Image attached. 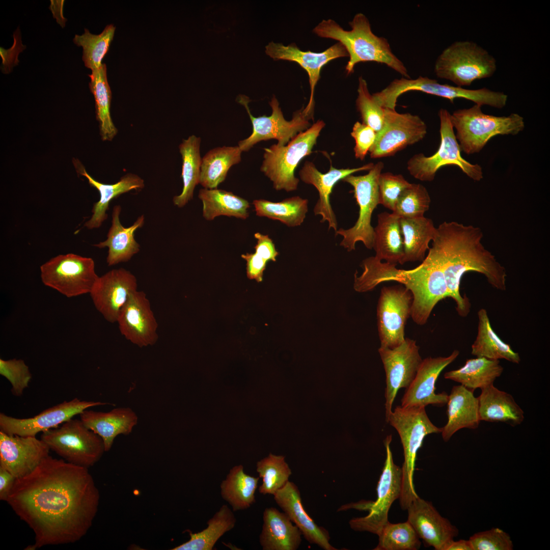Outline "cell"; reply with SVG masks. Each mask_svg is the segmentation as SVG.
I'll list each match as a JSON object with an SVG mask.
<instances>
[{"label":"cell","mask_w":550,"mask_h":550,"mask_svg":"<svg viewBox=\"0 0 550 550\" xmlns=\"http://www.w3.org/2000/svg\"><path fill=\"white\" fill-rule=\"evenodd\" d=\"M349 24L351 29L346 31L335 21L324 19L313 29L317 36L337 40L345 47L349 57L345 67L347 74L353 72L358 63L375 62L386 65L404 77H410L403 62L393 53L388 40L372 32L364 14H355Z\"/></svg>","instance_id":"277c9868"},{"label":"cell","mask_w":550,"mask_h":550,"mask_svg":"<svg viewBox=\"0 0 550 550\" xmlns=\"http://www.w3.org/2000/svg\"><path fill=\"white\" fill-rule=\"evenodd\" d=\"M259 477L251 476L239 464L232 467L220 484L221 494L234 511L250 508L256 502Z\"/></svg>","instance_id":"8d00e7d4"},{"label":"cell","mask_w":550,"mask_h":550,"mask_svg":"<svg viewBox=\"0 0 550 550\" xmlns=\"http://www.w3.org/2000/svg\"><path fill=\"white\" fill-rule=\"evenodd\" d=\"M478 329L476 340L471 346V353L476 357L492 360L504 359L514 364H519V354L511 346L503 341L492 329L486 310L481 309L478 312Z\"/></svg>","instance_id":"e575fe53"},{"label":"cell","mask_w":550,"mask_h":550,"mask_svg":"<svg viewBox=\"0 0 550 550\" xmlns=\"http://www.w3.org/2000/svg\"><path fill=\"white\" fill-rule=\"evenodd\" d=\"M481 106L475 104L451 114L456 138L461 150L467 154L479 152L488 141L497 135H516L524 130V118L517 114L494 116L484 114Z\"/></svg>","instance_id":"8992f818"},{"label":"cell","mask_w":550,"mask_h":550,"mask_svg":"<svg viewBox=\"0 0 550 550\" xmlns=\"http://www.w3.org/2000/svg\"><path fill=\"white\" fill-rule=\"evenodd\" d=\"M79 416L85 426L102 438L106 452L110 450L118 435L129 434L138 422L137 415L129 407H118L107 412L87 409Z\"/></svg>","instance_id":"4316f807"},{"label":"cell","mask_w":550,"mask_h":550,"mask_svg":"<svg viewBox=\"0 0 550 550\" xmlns=\"http://www.w3.org/2000/svg\"><path fill=\"white\" fill-rule=\"evenodd\" d=\"M425 408L397 406L387 421L398 432L403 449L402 487L399 499L403 510H406L418 497L413 481L418 451L426 436L442 432V428L436 427L431 422Z\"/></svg>","instance_id":"5b68a950"},{"label":"cell","mask_w":550,"mask_h":550,"mask_svg":"<svg viewBox=\"0 0 550 550\" xmlns=\"http://www.w3.org/2000/svg\"><path fill=\"white\" fill-rule=\"evenodd\" d=\"M403 238V255L400 264L421 261L430 249L429 244L434 238L436 228L432 221L424 216L416 218H400Z\"/></svg>","instance_id":"836d02e7"},{"label":"cell","mask_w":550,"mask_h":550,"mask_svg":"<svg viewBox=\"0 0 550 550\" xmlns=\"http://www.w3.org/2000/svg\"><path fill=\"white\" fill-rule=\"evenodd\" d=\"M378 184L379 204L393 211L400 195L410 183L401 174L385 172L379 175Z\"/></svg>","instance_id":"816d5d0a"},{"label":"cell","mask_w":550,"mask_h":550,"mask_svg":"<svg viewBox=\"0 0 550 550\" xmlns=\"http://www.w3.org/2000/svg\"><path fill=\"white\" fill-rule=\"evenodd\" d=\"M446 550H473V548L469 539H460L458 541L453 540Z\"/></svg>","instance_id":"6f0895ef"},{"label":"cell","mask_w":550,"mask_h":550,"mask_svg":"<svg viewBox=\"0 0 550 550\" xmlns=\"http://www.w3.org/2000/svg\"><path fill=\"white\" fill-rule=\"evenodd\" d=\"M16 478L8 471L0 466V500L7 501Z\"/></svg>","instance_id":"11a10c76"},{"label":"cell","mask_w":550,"mask_h":550,"mask_svg":"<svg viewBox=\"0 0 550 550\" xmlns=\"http://www.w3.org/2000/svg\"><path fill=\"white\" fill-rule=\"evenodd\" d=\"M201 138L192 135L183 140L179 145L182 156L181 177L183 181L182 193L173 198V201L178 207H184L193 198L194 191L200 183L202 158L200 155Z\"/></svg>","instance_id":"ab89813d"},{"label":"cell","mask_w":550,"mask_h":550,"mask_svg":"<svg viewBox=\"0 0 550 550\" xmlns=\"http://www.w3.org/2000/svg\"><path fill=\"white\" fill-rule=\"evenodd\" d=\"M407 521L426 547L446 550L459 534L458 529L443 517L432 504L419 496L408 507Z\"/></svg>","instance_id":"cb8c5ba5"},{"label":"cell","mask_w":550,"mask_h":550,"mask_svg":"<svg viewBox=\"0 0 550 550\" xmlns=\"http://www.w3.org/2000/svg\"><path fill=\"white\" fill-rule=\"evenodd\" d=\"M73 163L77 173L85 177L89 184L96 188L100 194L99 201L94 204L91 218L85 223V227L88 229H97L101 226L107 218L106 211L113 199L132 190L142 189L145 186L143 179L131 173L123 176L114 184L102 183L91 177L78 159L73 158Z\"/></svg>","instance_id":"83f0119b"},{"label":"cell","mask_w":550,"mask_h":550,"mask_svg":"<svg viewBox=\"0 0 550 550\" xmlns=\"http://www.w3.org/2000/svg\"><path fill=\"white\" fill-rule=\"evenodd\" d=\"M107 404L74 398L46 409L31 418H16L1 413L0 431L9 435L36 436L38 433L60 426L89 408Z\"/></svg>","instance_id":"ac0fdd59"},{"label":"cell","mask_w":550,"mask_h":550,"mask_svg":"<svg viewBox=\"0 0 550 550\" xmlns=\"http://www.w3.org/2000/svg\"><path fill=\"white\" fill-rule=\"evenodd\" d=\"M257 243L254 246L255 252L242 254L241 257L246 261V275L251 280L257 282L263 280V272L268 262H275L279 255L275 245L268 235L259 232L254 234Z\"/></svg>","instance_id":"7dc6e473"},{"label":"cell","mask_w":550,"mask_h":550,"mask_svg":"<svg viewBox=\"0 0 550 550\" xmlns=\"http://www.w3.org/2000/svg\"><path fill=\"white\" fill-rule=\"evenodd\" d=\"M117 322L122 335L140 347L152 346L158 340V323L143 291L137 290L130 295Z\"/></svg>","instance_id":"ffe728a7"},{"label":"cell","mask_w":550,"mask_h":550,"mask_svg":"<svg viewBox=\"0 0 550 550\" xmlns=\"http://www.w3.org/2000/svg\"><path fill=\"white\" fill-rule=\"evenodd\" d=\"M383 167V163L379 161L366 175L352 174L342 180L353 187L354 197L359 207V217L354 226L347 229L340 228L336 232V235L343 237L340 245L348 252L355 250L358 241L362 242L368 249H373L374 228L371 224V217L379 204L378 182Z\"/></svg>","instance_id":"7c38bea8"},{"label":"cell","mask_w":550,"mask_h":550,"mask_svg":"<svg viewBox=\"0 0 550 550\" xmlns=\"http://www.w3.org/2000/svg\"><path fill=\"white\" fill-rule=\"evenodd\" d=\"M496 70V59L477 43L469 41L451 44L442 52L434 65L437 77L460 87L490 77Z\"/></svg>","instance_id":"ba28073f"},{"label":"cell","mask_w":550,"mask_h":550,"mask_svg":"<svg viewBox=\"0 0 550 550\" xmlns=\"http://www.w3.org/2000/svg\"><path fill=\"white\" fill-rule=\"evenodd\" d=\"M384 120L381 130L376 133L369 150L372 158L391 156L421 141L427 133L425 123L418 116L400 114L395 109L384 108Z\"/></svg>","instance_id":"2e32d148"},{"label":"cell","mask_w":550,"mask_h":550,"mask_svg":"<svg viewBox=\"0 0 550 550\" xmlns=\"http://www.w3.org/2000/svg\"><path fill=\"white\" fill-rule=\"evenodd\" d=\"M483 233L479 227L456 222H444L436 228V234L427 257L441 267L450 295L456 304L459 315L470 311L467 298L460 293L463 275L470 271L483 274L494 288L506 289V271L482 243Z\"/></svg>","instance_id":"7a4b0ae2"},{"label":"cell","mask_w":550,"mask_h":550,"mask_svg":"<svg viewBox=\"0 0 550 550\" xmlns=\"http://www.w3.org/2000/svg\"><path fill=\"white\" fill-rule=\"evenodd\" d=\"M373 166V163H369L355 168L337 169L331 165L327 173H322L313 162L309 161L305 162L299 172L300 178L304 183L313 185L318 191L319 199L313 212L315 215L321 216V223H328L329 229H333L335 232L338 230L336 216L330 202V196L335 185L354 173L369 171Z\"/></svg>","instance_id":"d4e9b609"},{"label":"cell","mask_w":550,"mask_h":550,"mask_svg":"<svg viewBox=\"0 0 550 550\" xmlns=\"http://www.w3.org/2000/svg\"><path fill=\"white\" fill-rule=\"evenodd\" d=\"M478 397L480 421L502 422L511 426L521 424L524 412L513 396L493 384L481 390Z\"/></svg>","instance_id":"1f68e13d"},{"label":"cell","mask_w":550,"mask_h":550,"mask_svg":"<svg viewBox=\"0 0 550 550\" xmlns=\"http://www.w3.org/2000/svg\"><path fill=\"white\" fill-rule=\"evenodd\" d=\"M256 471L262 479L259 492L264 495H274L289 481L292 471L285 457L269 453L256 463Z\"/></svg>","instance_id":"f6af8a7d"},{"label":"cell","mask_w":550,"mask_h":550,"mask_svg":"<svg viewBox=\"0 0 550 550\" xmlns=\"http://www.w3.org/2000/svg\"><path fill=\"white\" fill-rule=\"evenodd\" d=\"M50 450L36 436L9 435L0 431V466L16 479L32 472L49 455Z\"/></svg>","instance_id":"603a6c76"},{"label":"cell","mask_w":550,"mask_h":550,"mask_svg":"<svg viewBox=\"0 0 550 550\" xmlns=\"http://www.w3.org/2000/svg\"><path fill=\"white\" fill-rule=\"evenodd\" d=\"M257 216L281 222L289 227L301 225L308 211V201L299 196L274 202L264 199L253 202Z\"/></svg>","instance_id":"7bdbcfd3"},{"label":"cell","mask_w":550,"mask_h":550,"mask_svg":"<svg viewBox=\"0 0 550 550\" xmlns=\"http://www.w3.org/2000/svg\"><path fill=\"white\" fill-rule=\"evenodd\" d=\"M198 197L203 204V216L207 221L221 215L244 219L249 216V202L231 191L204 188L200 190Z\"/></svg>","instance_id":"74e56055"},{"label":"cell","mask_w":550,"mask_h":550,"mask_svg":"<svg viewBox=\"0 0 550 550\" xmlns=\"http://www.w3.org/2000/svg\"><path fill=\"white\" fill-rule=\"evenodd\" d=\"M503 370L499 360L476 357L466 360L460 368L446 372L444 378L458 382L474 391L493 384Z\"/></svg>","instance_id":"d590c367"},{"label":"cell","mask_w":550,"mask_h":550,"mask_svg":"<svg viewBox=\"0 0 550 550\" xmlns=\"http://www.w3.org/2000/svg\"><path fill=\"white\" fill-rule=\"evenodd\" d=\"M396 266L382 262L374 256L366 258L361 265L363 269L361 274H354L353 288L357 292H365L383 282L400 283L413 295L410 316L416 323L424 325L435 305L450 297L444 273L436 262L427 257L411 269H398Z\"/></svg>","instance_id":"3957f363"},{"label":"cell","mask_w":550,"mask_h":550,"mask_svg":"<svg viewBox=\"0 0 550 550\" xmlns=\"http://www.w3.org/2000/svg\"><path fill=\"white\" fill-rule=\"evenodd\" d=\"M40 438L63 459L87 469L96 464L106 452L102 438L80 419H70L42 432Z\"/></svg>","instance_id":"9c48e42d"},{"label":"cell","mask_w":550,"mask_h":550,"mask_svg":"<svg viewBox=\"0 0 550 550\" xmlns=\"http://www.w3.org/2000/svg\"><path fill=\"white\" fill-rule=\"evenodd\" d=\"M454 350L446 357H428L422 361L410 385L401 399L402 407H426L428 405L443 406L447 404L448 395L443 392L435 393V384L441 372L459 355Z\"/></svg>","instance_id":"7402d4cb"},{"label":"cell","mask_w":550,"mask_h":550,"mask_svg":"<svg viewBox=\"0 0 550 550\" xmlns=\"http://www.w3.org/2000/svg\"><path fill=\"white\" fill-rule=\"evenodd\" d=\"M451 114L446 109L438 112L440 120L441 142L437 151L430 156L423 153L414 155L407 162V169L415 178L423 181H431L436 172L446 166H456L470 178L480 181L483 178L482 168L472 164L461 155V149L451 123Z\"/></svg>","instance_id":"8fae6325"},{"label":"cell","mask_w":550,"mask_h":550,"mask_svg":"<svg viewBox=\"0 0 550 550\" xmlns=\"http://www.w3.org/2000/svg\"><path fill=\"white\" fill-rule=\"evenodd\" d=\"M277 504L300 531L310 543L325 550H337L329 542L327 531L318 526L305 510L299 490L293 483L288 481L273 495Z\"/></svg>","instance_id":"484cf974"},{"label":"cell","mask_w":550,"mask_h":550,"mask_svg":"<svg viewBox=\"0 0 550 550\" xmlns=\"http://www.w3.org/2000/svg\"><path fill=\"white\" fill-rule=\"evenodd\" d=\"M392 435L384 441L386 458L377 486V499L371 503H360L344 505L340 510L350 508L368 510L367 515L351 519L352 529L359 532H369L378 535L389 521L388 513L393 503L399 499L402 487V469L395 464L390 448Z\"/></svg>","instance_id":"30bf717a"},{"label":"cell","mask_w":550,"mask_h":550,"mask_svg":"<svg viewBox=\"0 0 550 550\" xmlns=\"http://www.w3.org/2000/svg\"><path fill=\"white\" fill-rule=\"evenodd\" d=\"M121 207L115 206L112 214V225L105 240L94 244L99 248H108L106 262L114 266L127 262L140 251V245L134 238L136 230L142 228L145 222L143 215L140 216L131 226L124 227L120 221Z\"/></svg>","instance_id":"f1b7e54d"},{"label":"cell","mask_w":550,"mask_h":550,"mask_svg":"<svg viewBox=\"0 0 550 550\" xmlns=\"http://www.w3.org/2000/svg\"><path fill=\"white\" fill-rule=\"evenodd\" d=\"M324 126L322 120H318L287 145L273 144L264 149L260 170L272 182L276 190L289 192L297 189L299 180L295 176V170L299 162L312 153Z\"/></svg>","instance_id":"52a82bcc"},{"label":"cell","mask_w":550,"mask_h":550,"mask_svg":"<svg viewBox=\"0 0 550 550\" xmlns=\"http://www.w3.org/2000/svg\"><path fill=\"white\" fill-rule=\"evenodd\" d=\"M0 374L9 381L12 393L16 397L22 395L32 378L28 366L22 359L5 360L1 358Z\"/></svg>","instance_id":"f907efd6"},{"label":"cell","mask_w":550,"mask_h":550,"mask_svg":"<svg viewBox=\"0 0 550 550\" xmlns=\"http://www.w3.org/2000/svg\"><path fill=\"white\" fill-rule=\"evenodd\" d=\"M237 100L245 108L253 127L251 134L238 142V146L242 151H248L256 144L270 139H276L278 145L285 146L299 133L310 127L309 120L313 117L306 114L304 108L294 112L291 120H286L274 96L269 102L272 109L269 116L254 117L248 105L250 99L245 95H239Z\"/></svg>","instance_id":"5bb4252c"},{"label":"cell","mask_w":550,"mask_h":550,"mask_svg":"<svg viewBox=\"0 0 550 550\" xmlns=\"http://www.w3.org/2000/svg\"><path fill=\"white\" fill-rule=\"evenodd\" d=\"M64 1H50L49 9L51 11L53 17L56 19L58 24L62 28L65 26L67 19L63 16V5Z\"/></svg>","instance_id":"9f6ffc18"},{"label":"cell","mask_w":550,"mask_h":550,"mask_svg":"<svg viewBox=\"0 0 550 550\" xmlns=\"http://www.w3.org/2000/svg\"><path fill=\"white\" fill-rule=\"evenodd\" d=\"M259 542L263 550H296L301 542L299 529L284 513L266 508Z\"/></svg>","instance_id":"4dcf8cb0"},{"label":"cell","mask_w":550,"mask_h":550,"mask_svg":"<svg viewBox=\"0 0 550 550\" xmlns=\"http://www.w3.org/2000/svg\"><path fill=\"white\" fill-rule=\"evenodd\" d=\"M236 523L233 511L223 505L207 521V527L197 533H189L186 542L172 550H212L218 540L233 529Z\"/></svg>","instance_id":"60d3db41"},{"label":"cell","mask_w":550,"mask_h":550,"mask_svg":"<svg viewBox=\"0 0 550 550\" xmlns=\"http://www.w3.org/2000/svg\"><path fill=\"white\" fill-rule=\"evenodd\" d=\"M265 53L275 60H287L298 64L307 72L310 87V97L304 111L306 114L313 117L314 91L320 78L322 68L329 62L341 57H348L345 47L338 42L321 52L310 50L302 51L294 44L287 46L271 42L265 46Z\"/></svg>","instance_id":"44dd1931"},{"label":"cell","mask_w":550,"mask_h":550,"mask_svg":"<svg viewBox=\"0 0 550 550\" xmlns=\"http://www.w3.org/2000/svg\"><path fill=\"white\" fill-rule=\"evenodd\" d=\"M430 202L429 194L424 186L410 183L400 195L393 213L400 218L422 217L429 209Z\"/></svg>","instance_id":"c3c4849f"},{"label":"cell","mask_w":550,"mask_h":550,"mask_svg":"<svg viewBox=\"0 0 550 550\" xmlns=\"http://www.w3.org/2000/svg\"><path fill=\"white\" fill-rule=\"evenodd\" d=\"M447 404L448 421L441 432L445 442L461 429H476L479 427L478 400L473 391L461 384L454 386Z\"/></svg>","instance_id":"f546056e"},{"label":"cell","mask_w":550,"mask_h":550,"mask_svg":"<svg viewBox=\"0 0 550 550\" xmlns=\"http://www.w3.org/2000/svg\"><path fill=\"white\" fill-rule=\"evenodd\" d=\"M242 151L237 146H223L209 150L202 158L200 183L205 188H217L229 169L241 161Z\"/></svg>","instance_id":"f35d334b"},{"label":"cell","mask_w":550,"mask_h":550,"mask_svg":"<svg viewBox=\"0 0 550 550\" xmlns=\"http://www.w3.org/2000/svg\"><path fill=\"white\" fill-rule=\"evenodd\" d=\"M378 536L374 550H417L421 541L409 522L392 524L388 521Z\"/></svg>","instance_id":"bcb514c9"},{"label":"cell","mask_w":550,"mask_h":550,"mask_svg":"<svg viewBox=\"0 0 550 550\" xmlns=\"http://www.w3.org/2000/svg\"><path fill=\"white\" fill-rule=\"evenodd\" d=\"M40 269L43 284L68 298L90 293L99 277L92 258L73 253L57 255Z\"/></svg>","instance_id":"4fadbf2b"},{"label":"cell","mask_w":550,"mask_h":550,"mask_svg":"<svg viewBox=\"0 0 550 550\" xmlns=\"http://www.w3.org/2000/svg\"><path fill=\"white\" fill-rule=\"evenodd\" d=\"M469 540L473 550H512L513 547L510 536L499 528L476 533Z\"/></svg>","instance_id":"f5cc1de1"},{"label":"cell","mask_w":550,"mask_h":550,"mask_svg":"<svg viewBox=\"0 0 550 550\" xmlns=\"http://www.w3.org/2000/svg\"><path fill=\"white\" fill-rule=\"evenodd\" d=\"M137 290L135 276L119 268L99 277L89 294L96 310L107 321L115 323L130 295Z\"/></svg>","instance_id":"d6986e66"},{"label":"cell","mask_w":550,"mask_h":550,"mask_svg":"<svg viewBox=\"0 0 550 550\" xmlns=\"http://www.w3.org/2000/svg\"><path fill=\"white\" fill-rule=\"evenodd\" d=\"M377 217V224L374 228V257L389 263H400L403 255L400 217L387 212L378 214Z\"/></svg>","instance_id":"d6a6232c"},{"label":"cell","mask_w":550,"mask_h":550,"mask_svg":"<svg viewBox=\"0 0 550 550\" xmlns=\"http://www.w3.org/2000/svg\"><path fill=\"white\" fill-rule=\"evenodd\" d=\"M386 376L385 409L386 421L398 390L411 383L422 361L416 342L406 338L399 346L378 349Z\"/></svg>","instance_id":"e0dca14e"},{"label":"cell","mask_w":550,"mask_h":550,"mask_svg":"<svg viewBox=\"0 0 550 550\" xmlns=\"http://www.w3.org/2000/svg\"><path fill=\"white\" fill-rule=\"evenodd\" d=\"M91 81L89 88L95 101L96 118L99 122L100 134L104 141H111L118 132L110 114L112 92L108 84L106 66H101L92 71L89 75Z\"/></svg>","instance_id":"b9f144b4"},{"label":"cell","mask_w":550,"mask_h":550,"mask_svg":"<svg viewBox=\"0 0 550 550\" xmlns=\"http://www.w3.org/2000/svg\"><path fill=\"white\" fill-rule=\"evenodd\" d=\"M99 501L88 469L48 455L16 479L6 502L33 530L35 550L80 540L93 524Z\"/></svg>","instance_id":"6da1fadb"},{"label":"cell","mask_w":550,"mask_h":550,"mask_svg":"<svg viewBox=\"0 0 550 550\" xmlns=\"http://www.w3.org/2000/svg\"><path fill=\"white\" fill-rule=\"evenodd\" d=\"M115 29V26L110 24L98 35L91 33L87 29H85L82 35H75L73 41L77 46L82 47V60L87 68L93 71L101 66L102 60L108 51Z\"/></svg>","instance_id":"ee69618b"},{"label":"cell","mask_w":550,"mask_h":550,"mask_svg":"<svg viewBox=\"0 0 550 550\" xmlns=\"http://www.w3.org/2000/svg\"><path fill=\"white\" fill-rule=\"evenodd\" d=\"M358 97L356 105L362 123L371 127L376 132L382 128L384 120V108L380 106L370 94L367 81L362 77L359 78Z\"/></svg>","instance_id":"681fc988"},{"label":"cell","mask_w":550,"mask_h":550,"mask_svg":"<svg viewBox=\"0 0 550 550\" xmlns=\"http://www.w3.org/2000/svg\"><path fill=\"white\" fill-rule=\"evenodd\" d=\"M413 301L411 293L402 285L382 288L377 307L380 346L393 348L404 341Z\"/></svg>","instance_id":"9a60e30c"},{"label":"cell","mask_w":550,"mask_h":550,"mask_svg":"<svg viewBox=\"0 0 550 550\" xmlns=\"http://www.w3.org/2000/svg\"><path fill=\"white\" fill-rule=\"evenodd\" d=\"M351 135L355 143V157L363 160L375 142L376 132L370 126L358 121L353 126Z\"/></svg>","instance_id":"db71d44e"}]
</instances>
